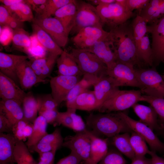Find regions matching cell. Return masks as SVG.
<instances>
[{
	"instance_id": "obj_1",
	"label": "cell",
	"mask_w": 164,
	"mask_h": 164,
	"mask_svg": "<svg viewBox=\"0 0 164 164\" xmlns=\"http://www.w3.org/2000/svg\"><path fill=\"white\" fill-rule=\"evenodd\" d=\"M109 32L116 62L142 68L144 63L137 54L132 23L127 21L110 30Z\"/></svg>"
},
{
	"instance_id": "obj_2",
	"label": "cell",
	"mask_w": 164,
	"mask_h": 164,
	"mask_svg": "<svg viewBox=\"0 0 164 164\" xmlns=\"http://www.w3.org/2000/svg\"><path fill=\"white\" fill-rule=\"evenodd\" d=\"M86 125L97 136L111 138L121 133L132 131L122 117L120 111L91 113L85 118Z\"/></svg>"
},
{
	"instance_id": "obj_3",
	"label": "cell",
	"mask_w": 164,
	"mask_h": 164,
	"mask_svg": "<svg viewBox=\"0 0 164 164\" xmlns=\"http://www.w3.org/2000/svg\"><path fill=\"white\" fill-rule=\"evenodd\" d=\"M142 92L140 90L117 89L97 109L99 113L119 112L132 107L141 101Z\"/></svg>"
},
{
	"instance_id": "obj_4",
	"label": "cell",
	"mask_w": 164,
	"mask_h": 164,
	"mask_svg": "<svg viewBox=\"0 0 164 164\" xmlns=\"http://www.w3.org/2000/svg\"><path fill=\"white\" fill-rule=\"evenodd\" d=\"M69 52L83 75H93L100 79L108 75L106 65L93 53L75 48H70Z\"/></svg>"
},
{
	"instance_id": "obj_5",
	"label": "cell",
	"mask_w": 164,
	"mask_h": 164,
	"mask_svg": "<svg viewBox=\"0 0 164 164\" xmlns=\"http://www.w3.org/2000/svg\"><path fill=\"white\" fill-rule=\"evenodd\" d=\"M77 11L74 25L71 32L77 33L82 29L89 26L103 28L104 26L96 7L81 0H75Z\"/></svg>"
},
{
	"instance_id": "obj_6",
	"label": "cell",
	"mask_w": 164,
	"mask_h": 164,
	"mask_svg": "<svg viewBox=\"0 0 164 164\" xmlns=\"http://www.w3.org/2000/svg\"><path fill=\"white\" fill-rule=\"evenodd\" d=\"M152 67L135 68L138 79L142 86L140 90L145 95L164 98V80L155 67Z\"/></svg>"
},
{
	"instance_id": "obj_7",
	"label": "cell",
	"mask_w": 164,
	"mask_h": 164,
	"mask_svg": "<svg viewBox=\"0 0 164 164\" xmlns=\"http://www.w3.org/2000/svg\"><path fill=\"white\" fill-rule=\"evenodd\" d=\"M96 7L104 25L110 30L126 22L134 14L116 2Z\"/></svg>"
},
{
	"instance_id": "obj_8",
	"label": "cell",
	"mask_w": 164,
	"mask_h": 164,
	"mask_svg": "<svg viewBox=\"0 0 164 164\" xmlns=\"http://www.w3.org/2000/svg\"><path fill=\"white\" fill-rule=\"evenodd\" d=\"M107 74L113 79L118 87L129 86L138 87L140 90L142 89L133 66L116 62L111 68L108 70Z\"/></svg>"
},
{
	"instance_id": "obj_9",
	"label": "cell",
	"mask_w": 164,
	"mask_h": 164,
	"mask_svg": "<svg viewBox=\"0 0 164 164\" xmlns=\"http://www.w3.org/2000/svg\"><path fill=\"white\" fill-rule=\"evenodd\" d=\"M120 113L132 130L141 136L148 143L151 151L155 152H164V143L159 139L153 130L140 121L131 118L126 113L122 111Z\"/></svg>"
},
{
	"instance_id": "obj_10",
	"label": "cell",
	"mask_w": 164,
	"mask_h": 164,
	"mask_svg": "<svg viewBox=\"0 0 164 164\" xmlns=\"http://www.w3.org/2000/svg\"><path fill=\"white\" fill-rule=\"evenodd\" d=\"M147 32L152 35V67H155L164 61V16L147 26Z\"/></svg>"
},
{
	"instance_id": "obj_11",
	"label": "cell",
	"mask_w": 164,
	"mask_h": 164,
	"mask_svg": "<svg viewBox=\"0 0 164 164\" xmlns=\"http://www.w3.org/2000/svg\"><path fill=\"white\" fill-rule=\"evenodd\" d=\"M87 129L76 133L74 135L66 136L64 139L62 146L70 149L82 160L90 162L91 140Z\"/></svg>"
},
{
	"instance_id": "obj_12",
	"label": "cell",
	"mask_w": 164,
	"mask_h": 164,
	"mask_svg": "<svg viewBox=\"0 0 164 164\" xmlns=\"http://www.w3.org/2000/svg\"><path fill=\"white\" fill-rule=\"evenodd\" d=\"M109 32L103 28L89 26L81 29L71 38L75 48L84 50L88 48L97 42L109 38Z\"/></svg>"
},
{
	"instance_id": "obj_13",
	"label": "cell",
	"mask_w": 164,
	"mask_h": 164,
	"mask_svg": "<svg viewBox=\"0 0 164 164\" xmlns=\"http://www.w3.org/2000/svg\"><path fill=\"white\" fill-rule=\"evenodd\" d=\"M47 33L55 42L61 48L67 44L69 35L64 27L54 17L43 18L38 15L34 18L32 21Z\"/></svg>"
},
{
	"instance_id": "obj_14",
	"label": "cell",
	"mask_w": 164,
	"mask_h": 164,
	"mask_svg": "<svg viewBox=\"0 0 164 164\" xmlns=\"http://www.w3.org/2000/svg\"><path fill=\"white\" fill-rule=\"evenodd\" d=\"M80 76L59 75L50 78L49 82L51 94L59 106L63 101H65L70 90L80 80Z\"/></svg>"
},
{
	"instance_id": "obj_15",
	"label": "cell",
	"mask_w": 164,
	"mask_h": 164,
	"mask_svg": "<svg viewBox=\"0 0 164 164\" xmlns=\"http://www.w3.org/2000/svg\"><path fill=\"white\" fill-rule=\"evenodd\" d=\"M26 94L14 81L0 72L1 100H14L22 105Z\"/></svg>"
},
{
	"instance_id": "obj_16",
	"label": "cell",
	"mask_w": 164,
	"mask_h": 164,
	"mask_svg": "<svg viewBox=\"0 0 164 164\" xmlns=\"http://www.w3.org/2000/svg\"><path fill=\"white\" fill-rule=\"evenodd\" d=\"M83 50L94 54L106 65L108 70L111 68L116 63L110 37L108 39L99 41L92 46Z\"/></svg>"
},
{
	"instance_id": "obj_17",
	"label": "cell",
	"mask_w": 164,
	"mask_h": 164,
	"mask_svg": "<svg viewBox=\"0 0 164 164\" xmlns=\"http://www.w3.org/2000/svg\"><path fill=\"white\" fill-rule=\"evenodd\" d=\"M15 73L21 88L23 90H28L38 83H46L50 81L49 80H43L39 78L31 67L27 60L18 64Z\"/></svg>"
},
{
	"instance_id": "obj_18",
	"label": "cell",
	"mask_w": 164,
	"mask_h": 164,
	"mask_svg": "<svg viewBox=\"0 0 164 164\" xmlns=\"http://www.w3.org/2000/svg\"><path fill=\"white\" fill-rule=\"evenodd\" d=\"M58 56L48 53L47 56L29 61L31 67L40 78L46 80L50 75Z\"/></svg>"
},
{
	"instance_id": "obj_19",
	"label": "cell",
	"mask_w": 164,
	"mask_h": 164,
	"mask_svg": "<svg viewBox=\"0 0 164 164\" xmlns=\"http://www.w3.org/2000/svg\"><path fill=\"white\" fill-rule=\"evenodd\" d=\"M28 55H20L0 52V72L11 78L16 83L18 81L15 73L17 66L29 58Z\"/></svg>"
},
{
	"instance_id": "obj_20",
	"label": "cell",
	"mask_w": 164,
	"mask_h": 164,
	"mask_svg": "<svg viewBox=\"0 0 164 164\" xmlns=\"http://www.w3.org/2000/svg\"><path fill=\"white\" fill-rule=\"evenodd\" d=\"M66 106L67 108L87 111L97 110L99 108L94 91L89 90L73 100L66 102Z\"/></svg>"
},
{
	"instance_id": "obj_21",
	"label": "cell",
	"mask_w": 164,
	"mask_h": 164,
	"mask_svg": "<svg viewBox=\"0 0 164 164\" xmlns=\"http://www.w3.org/2000/svg\"><path fill=\"white\" fill-rule=\"evenodd\" d=\"M134 112L140 119V121L145 124L152 130L159 131L161 126L159 123L158 115L150 105L147 106L138 103L132 107Z\"/></svg>"
},
{
	"instance_id": "obj_22",
	"label": "cell",
	"mask_w": 164,
	"mask_h": 164,
	"mask_svg": "<svg viewBox=\"0 0 164 164\" xmlns=\"http://www.w3.org/2000/svg\"><path fill=\"white\" fill-rule=\"evenodd\" d=\"M94 87V91L99 108L118 89L113 79L108 75L101 78Z\"/></svg>"
},
{
	"instance_id": "obj_23",
	"label": "cell",
	"mask_w": 164,
	"mask_h": 164,
	"mask_svg": "<svg viewBox=\"0 0 164 164\" xmlns=\"http://www.w3.org/2000/svg\"><path fill=\"white\" fill-rule=\"evenodd\" d=\"M56 63L59 75L70 76L83 75L73 56L65 50H63L58 57Z\"/></svg>"
},
{
	"instance_id": "obj_24",
	"label": "cell",
	"mask_w": 164,
	"mask_h": 164,
	"mask_svg": "<svg viewBox=\"0 0 164 164\" xmlns=\"http://www.w3.org/2000/svg\"><path fill=\"white\" fill-rule=\"evenodd\" d=\"M17 140L12 133H0V164L15 163L14 153Z\"/></svg>"
},
{
	"instance_id": "obj_25",
	"label": "cell",
	"mask_w": 164,
	"mask_h": 164,
	"mask_svg": "<svg viewBox=\"0 0 164 164\" xmlns=\"http://www.w3.org/2000/svg\"><path fill=\"white\" fill-rule=\"evenodd\" d=\"M87 131L91 140L90 162L97 164L108 151V139L100 138L88 129Z\"/></svg>"
},
{
	"instance_id": "obj_26",
	"label": "cell",
	"mask_w": 164,
	"mask_h": 164,
	"mask_svg": "<svg viewBox=\"0 0 164 164\" xmlns=\"http://www.w3.org/2000/svg\"><path fill=\"white\" fill-rule=\"evenodd\" d=\"M76 11L75 0H73L59 9L54 15L60 22L69 35L74 26Z\"/></svg>"
},
{
	"instance_id": "obj_27",
	"label": "cell",
	"mask_w": 164,
	"mask_h": 164,
	"mask_svg": "<svg viewBox=\"0 0 164 164\" xmlns=\"http://www.w3.org/2000/svg\"><path fill=\"white\" fill-rule=\"evenodd\" d=\"M21 104L13 100H1L0 101V113L4 115L13 125L24 119Z\"/></svg>"
},
{
	"instance_id": "obj_28",
	"label": "cell",
	"mask_w": 164,
	"mask_h": 164,
	"mask_svg": "<svg viewBox=\"0 0 164 164\" xmlns=\"http://www.w3.org/2000/svg\"><path fill=\"white\" fill-rule=\"evenodd\" d=\"M32 30L39 43L49 53L59 56L63 50L53 40L50 36L38 25L33 23Z\"/></svg>"
},
{
	"instance_id": "obj_29",
	"label": "cell",
	"mask_w": 164,
	"mask_h": 164,
	"mask_svg": "<svg viewBox=\"0 0 164 164\" xmlns=\"http://www.w3.org/2000/svg\"><path fill=\"white\" fill-rule=\"evenodd\" d=\"M33 124L32 134L25 143L29 149L38 143L48 134L47 132L48 123L43 116L39 115Z\"/></svg>"
},
{
	"instance_id": "obj_30",
	"label": "cell",
	"mask_w": 164,
	"mask_h": 164,
	"mask_svg": "<svg viewBox=\"0 0 164 164\" xmlns=\"http://www.w3.org/2000/svg\"><path fill=\"white\" fill-rule=\"evenodd\" d=\"M129 133L118 134L111 138V143L117 149L131 160L135 155L130 142Z\"/></svg>"
},
{
	"instance_id": "obj_31",
	"label": "cell",
	"mask_w": 164,
	"mask_h": 164,
	"mask_svg": "<svg viewBox=\"0 0 164 164\" xmlns=\"http://www.w3.org/2000/svg\"><path fill=\"white\" fill-rule=\"evenodd\" d=\"M24 119L32 123L38 113V104L36 98L32 92L26 93L22 103Z\"/></svg>"
},
{
	"instance_id": "obj_32",
	"label": "cell",
	"mask_w": 164,
	"mask_h": 164,
	"mask_svg": "<svg viewBox=\"0 0 164 164\" xmlns=\"http://www.w3.org/2000/svg\"><path fill=\"white\" fill-rule=\"evenodd\" d=\"M15 163L17 164H37L25 143L17 140L14 153Z\"/></svg>"
},
{
	"instance_id": "obj_33",
	"label": "cell",
	"mask_w": 164,
	"mask_h": 164,
	"mask_svg": "<svg viewBox=\"0 0 164 164\" xmlns=\"http://www.w3.org/2000/svg\"><path fill=\"white\" fill-rule=\"evenodd\" d=\"M6 7L12 15L22 22L33 21L34 20L31 9L25 2Z\"/></svg>"
},
{
	"instance_id": "obj_34",
	"label": "cell",
	"mask_w": 164,
	"mask_h": 164,
	"mask_svg": "<svg viewBox=\"0 0 164 164\" xmlns=\"http://www.w3.org/2000/svg\"><path fill=\"white\" fill-rule=\"evenodd\" d=\"M137 53L144 64L152 67V49L148 36H145L141 40L137 48Z\"/></svg>"
},
{
	"instance_id": "obj_35",
	"label": "cell",
	"mask_w": 164,
	"mask_h": 164,
	"mask_svg": "<svg viewBox=\"0 0 164 164\" xmlns=\"http://www.w3.org/2000/svg\"><path fill=\"white\" fill-rule=\"evenodd\" d=\"M12 46L18 49H28L32 45V41L28 33L23 28L13 30Z\"/></svg>"
},
{
	"instance_id": "obj_36",
	"label": "cell",
	"mask_w": 164,
	"mask_h": 164,
	"mask_svg": "<svg viewBox=\"0 0 164 164\" xmlns=\"http://www.w3.org/2000/svg\"><path fill=\"white\" fill-rule=\"evenodd\" d=\"M73 0H48L43 5L40 14L38 16L43 18L54 15L56 12L63 6L72 2Z\"/></svg>"
},
{
	"instance_id": "obj_37",
	"label": "cell",
	"mask_w": 164,
	"mask_h": 164,
	"mask_svg": "<svg viewBox=\"0 0 164 164\" xmlns=\"http://www.w3.org/2000/svg\"><path fill=\"white\" fill-rule=\"evenodd\" d=\"M130 142L135 154V156H144L149 154V150L145 140L134 132H131Z\"/></svg>"
},
{
	"instance_id": "obj_38",
	"label": "cell",
	"mask_w": 164,
	"mask_h": 164,
	"mask_svg": "<svg viewBox=\"0 0 164 164\" xmlns=\"http://www.w3.org/2000/svg\"><path fill=\"white\" fill-rule=\"evenodd\" d=\"M0 25L7 26L13 30L23 28L22 22L12 15L4 5L0 6Z\"/></svg>"
},
{
	"instance_id": "obj_39",
	"label": "cell",
	"mask_w": 164,
	"mask_h": 164,
	"mask_svg": "<svg viewBox=\"0 0 164 164\" xmlns=\"http://www.w3.org/2000/svg\"><path fill=\"white\" fill-rule=\"evenodd\" d=\"M131 23L137 50L141 40L147 33V23L144 19L138 15Z\"/></svg>"
},
{
	"instance_id": "obj_40",
	"label": "cell",
	"mask_w": 164,
	"mask_h": 164,
	"mask_svg": "<svg viewBox=\"0 0 164 164\" xmlns=\"http://www.w3.org/2000/svg\"><path fill=\"white\" fill-rule=\"evenodd\" d=\"M141 101L150 104L157 113L160 121V124H164V98L142 95Z\"/></svg>"
},
{
	"instance_id": "obj_41",
	"label": "cell",
	"mask_w": 164,
	"mask_h": 164,
	"mask_svg": "<svg viewBox=\"0 0 164 164\" xmlns=\"http://www.w3.org/2000/svg\"><path fill=\"white\" fill-rule=\"evenodd\" d=\"M122 154L117 149H110L97 164H126Z\"/></svg>"
},
{
	"instance_id": "obj_42",
	"label": "cell",
	"mask_w": 164,
	"mask_h": 164,
	"mask_svg": "<svg viewBox=\"0 0 164 164\" xmlns=\"http://www.w3.org/2000/svg\"><path fill=\"white\" fill-rule=\"evenodd\" d=\"M36 98L38 104V112L57 109L59 106L51 94L39 95Z\"/></svg>"
},
{
	"instance_id": "obj_43",
	"label": "cell",
	"mask_w": 164,
	"mask_h": 164,
	"mask_svg": "<svg viewBox=\"0 0 164 164\" xmlns=\"http://www.w3.org/2000/svg\"><path fill=\"white\" fill-rule=\"evenodd\" d=\"M73 109V108H67L66 111H59L54 126L62 125L73 130V119L72 114Z\"/></svg>"
},
{
	"instance_id": "obj_44",
	"label": "cell",
	"mask_w": 164,
	"mask_h": 164,
	"mask_svg": "<svg viewBox=\"0 0 164 164\" xmlns=\"http://www.w3.org/2000/svg\"><path fill=\"white\" fill-rule=\"evenodd\" d=\"M64 139L59 128H56L51 133L45 135L39 142L56 145L60 148L62 146Z\"/></svg>"
},
{
	"instance_id": "obj_45",
	"label": "cell",
	"mask_w": 164,
	"mask_h": 164,
	"mask_svg": "<svg viewBox=\"0 0 164 164\" xmlns=\"http://www.w3.org/2000/svg\"><path fill=\"white\" fill-rule=\"evenodd\" d=\"M29 122L23 119L18 121L13 125L12 133L16 139L23 142L25 141L23 136L24 131L26 126Z\"/></svg>"
},
{
	"instance_id": "obj_46",
	"label": "cell",
	"mask_w": 164,
	"mask_h": 164,
	"mask_svg": "<svg viewBox=\"0 0 164 164\" xmlns=\"http://www.w3.org/2000/svg\"><path fill=\"white\" fill-rule=\"evenodd\" d=\"M76 109L73 108L72 113L73 119V130L76 133L84 131L87 129L86 124L81 116L76 113Z\"/></svg>"
},
{
	"instance_id": "obj_47",
	"label": "cell",
	"mask_w": 164,
	"mask_h": 164,
	"mask_svg": "<svg viewBox=\"0 0 164 164\" xmlns=\"http://www.w3.org/2000/svg\"><path fill=\"white\" fill-rule=\"evenodd\" d=\"M150 0H127L128 9L133 12L136 10L138 12L142 10L148 3Z\"/></svg>"
},
{
	"instance_id": "obj_48",
	"label": "cell",
	"mask_w": 164,
	"mask_h": 164,
	"mask_svg": "<svg viewBox=\"0 0 164 164\" xmlns=\"http://www.w3.org/2000/svg\"><path fill=\"white\" fill-rule=\"evenodd\" d=\"M59 111L57 109L48 110L38 112L39 116L43 117L48 124L54 125Z\"/></svg>"
},
{
	"instance_id": "obj_49",
	"label": "cell",
	"mask_w": 164,
	"mask_h": 164,
	"mask_svg": "<svg viewBox=\"0 0 164 164\" xmlns=\"http://www.w3.org/2000/svg\"><path fill=\"white\" fill-rule=\"evenodd\" d=\"M101 79L94 76L84 74L79 82L84 88L88 89L91 86H94Z\"/></svg>"
},
{
	"instance_id": "obj_50",
	"label": "cell",
	"mask_w": 164,
	"mask_h": 164,
	"mask_svg": "<svg viewBox=\"0 0 164 164\" xmlns=\"http://www.w3.org/2000/svg\"><path fill=\"white\" fill-rule=\"evenodd\" d=\"M57 150L39 154V161L37 164H54L55 155Z\"/></svg>"
},
{
	"instance_id": "obj_51",
	"label": "cell",
	"mask_w": 164,
	"mask_h": 164,
	"mask_svg": "<svg viewBox=\"0 0 164 164\" xmlns=\"http://www.w3.org/2000/svg\"><path fill=\"white\" fill-rule=\"evenodd\" d=\"M88 90L84 88L78 82L69 92L67 97L66 102H69L73 100L78 96Z\"/></svg>"
},
{
	"instance_id": "obj_52",
	"label": "cell",
	"mask_w": 164,
	"mask_h": 164,
	"mask_svg": "<svg viewBox=\"0 0 164 164\" xmlns=\"http://www.w3.org/2000/svg\"><path fill=\"white\" fill-rule=\"evenodd\" d=\"M13 126L7 118L0 113V133H12Z\"/></svg>"
},
{
	"instance_id": "obj_53",
	"label": "cell",
	"mask_w": 164,
	"mask_h": 164,
	"mask_svg": "<svg viewBox=\"0 0 164 164\" xmlns=\"http://www.w3.org/2000/svg\"><path fill=\"white\" fill-rule=\"evenodd\" d=\"M82 161L80 157L71 152L68 155L60 159L56 164H79Z\"/></svg>"
},
{
	"instance_id": "obj_54",
	"label": "cell",
	"mask_w": 164,
	"mask_h": 164,
	"mask_svg": "<svg viewBox=\"0 0 164 164\" xmlns=\"http://www.w3.org/2000/svg\"><path fill=\"white\" fill-rule=\"evenodd\" d=\"M151 158H148L145 156L137 157L132 160L130 164H151Z\"/></svg>"
},
{
	"instance_id": "obj_55",
	"label": "cell",
	"mask_w": 164,
	"mask_h": 164,
	"mask_svg": "<svg viewBox=\"0 0 164 164\" xmlns=\"http://www.w3.org/2000/svg\"><path fill=\"white\" fill-rule=\"evenodd\" d=\"M156 153L150 150L148 154L151 156V164H164V158L158 156Z\"/></svg>"
},
{
	"instance_id": "obj_56",
	"label": "cell",
	"mask_w": 164,
	"mask_h": 164,
	"mask_svg": "<svg viewBox=\"0 0 164 164\" xmlns=\"http://www.w3.org/2000/svg\"><path fill=\"white\" fill-rule=\"evenodd\" d=\"M47 0H25V2L28 5H30L33 6L43 5L45 4Z\"/></svg>"
},
{
	"instance_id": "obj_57",
	"label": "cell",
	"mask_w": 164,
	"mask_h": 164,
	"mask_svg": "<svg viewBox=\"0 0 164 164\" xmlns=\"http://www.w3.org/2000/svg\"><path fill=\"white\" fill-rule=\"evenodd\" d=\"M2 2L6 7H8L15 4L25 2L23 0H0Z\"/></svg>"
},
{
	"instance_id": "obj_58",
	"label": "cell",
	"mask_w": 164,
	"mask_h": 164,
	"mask_svg": "<svg viewBox=\"0 0 164 164\" xmlns=\"http://www.w3.org/2000/svg\"><path fill=\"white\" fill-rule=\"evenodd\" d=\"M115 2L128 9L127 6V0H115Z\"/></svg>"
},
{
	"instance_id": "obj_59",
	"label": "cell",
	"mask_w": 164,
	"mask_h": 164,
	"mask_svg": "<svg viewBox=\"0 0 164 164\" xmlns=\"http://www.w3.org/2000/svg\"><path fill=\"white\" fill-rule=\"evenodd\" d=\"M115 2V0H98L99 5L102 4H108Z\"/></svg>"
},
{
	"instance_id": "obj_60",
	"label": "cell",
	"mask_w": 164,
	"mask_h": 164,
	"mask_svg": "<svg viewBox=\"0 0 164 164\" xmlns=\"http://www.w3.org/2000/svg\"><path fill=\"white\" fill-rule=\"evenodd\" d=\"M161 128L159 131V133L162 135L164 138V124H161Z\"/></svg>"
},
{
	"instance_id": "obj_61",
	"label": "cell",
	"mask_w": 164,
	"mask_h": 164,
	"mask_svg": "<svg viewBox=\"0 0 164 164\" xmlns=\"http://www.w3.org/2000/svg\"><path fill=\"white\" fill-rule=\"evenodd\" d=\"M79 164H94L90 162H86L82 160L80 162Z\"/></svg>"
},
{
	"instance_id": "obj_62",
	"label": "cell",
	"mask_w": 164,
	"mask_h": 164,
	"mask_svg": "<svg viewBox=\"0 0 164 164\" xmlns=\"http://www.w3.org/2000/svg\"><path fill=\"white\" fill-rule=\"evenodd\" d=\"M1 164H14V163H11V162H6V163H3Z\"/></svg>"
},
{
	"instance_id": "obj_63",
	"label": "cell",
	"mask_w": 164,
	"mask_h": 164,
	"mask_svg": "<svg viewBox=\"0 0 164 164\" xmlns=\"http://www.w3.org/2000/svg\"><path fill=\"white\" fill-rule=\"evenodd\" d=\"M162 77H163V79L164 80V74L162 76Z\"/></svg>"
}]
</instances>
